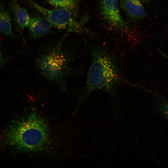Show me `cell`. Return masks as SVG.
<instances>
[{
  "instance_id": "277c9868",
  "label": "cell",
  "mask_w": 168,
  "mask_h": 168,
  "mask_svg": "<svg viewBox=\"0 0 168 168\" xmlns=\"http://www.w3.org/2000/svg\"><path fill=\"white\" fill-rule=\"evenodd\" d=\"M30 1L32 5L44 16L50 26L79 33L84 31L83 23L76 21L72 16V12L68 9L61 8L49 10L33 1Z\"/></svg>"
},
{
  "instance_id": "3957f363",
  "label": "cell",
  "mask_w": 168,
  "mask_h": 168,
  "mask_svg": "<svg viewBox=\"0 0 168 168\" xmlns=\"http://www.w3.org/2000/svg\"><path fill=\"white\" fill-rule=\"evenodd\" d=\"M7 137V143L10 146L25 152H37L46 146L49 128L43 119L33 114L13 124Z\"/></svg>"
},
{
  "instance_id": "52a82bcc",
  "label": "cell",
  "mask_w": 168,
  "mask_h": 168,
  "mask_svg": "<svg viewBox=\"0 0 168 168\" xmlns=\"http://www.w3.org/2000/svg\"><path fill=\"white\" fill-rule=\"evenodd\" d=\"M50 26L47 21L38 16L31 18L28 26L30 35L34 38L42 37L49 33Z\"/></svg>"
},
{
  "instance_id": "7a4b0ae2",
  "label": "cell",
  "mask_w": 168,
  "mask_h": 168,
  "mask_svg": "<svg viewBox=\"0 0 168 168\" xmlns=\"http://www.w3.org/2000/svg\"><path fill=\"white\" fill-rule=\"evenodd\" d=\"M91 54V63L80 101L95 91L102 90L113 93L119 79V71L115 62L107 51L99 47L92 46Z\"/></svg>"
},
{
  "instance_id": "30bf717a",
  "label": "cell",
  "mask_w": 168,
  "mask_h": 168,
  "mask_svg": "<svg viewBox=\"0 0 168 168\" xmlns=\"http://www.w3.org/2000/svg\"><path fill=\"white\" fill-rule=\"evenodd\" d=\"M155 93L156 106L159 114L168 120V98L159 93Z\"/></svg>"
},
{
  "instance_id": "9c48e42d",
  "label": "cell",
  "mask_w": 168,
  "mask_h": 168,
  "mask_svg": "<svg viewBox=\"0 0 168 168\" xmlns=\"http://www.w3.org/2000/svg\"><path fill=\"white\" fill-rule=\"evenodd\" d=\"M11 18L8 12L0 6V33L12 36L13 33Z\"/></svg>"
},
{
  "instance_id": "6da1fadb",
  "label": "cell",
  "mask_w": 168,
  "mask_h": 168,
  "mask_svg": "<svg viewBox=\"0 0 168 168\" xmlns=\"http://www.w3.org/2000/svg\"><path fill=\"white\" fill-rule=\"evenodd\" d=\"M63 41L62 40L44 48L36 58L35 64L41 75L67 92L68 79L81 72L79 68L72 65L75 56V49H65Z\"/></svg>"
},
{
  "instance_id": "8992f818",
  "label": "cell",
  "mask_w": 168,
  "mask_h": 168,
  "mask_svg": "<svg viewBox=\"0 0 168 168\" xmlns=\"http://www.w3.org/2000/svg\"><path fill=\"white\" fill-rule=\"evenodd\" d=\"M120 6L131 21L139 20L145 16V12L141 3H137L129 0H120Z\"/></svg>"
},
{
  "instance_id": "7c38bea8",
  "label": "cell",
  "mask_w": 168,
  "mask_h": 168,
  "mask_svg": "<svg viewBox=\"0 0 168 168\" xmlns=\"http://www.w3.org/2000/svg\"><path fill=\"white\" fill-rule=\"evenodd\" d=\"M8 59V58L7 57H5L3 55L2 51L0 48V70L7 61Z\"/></svg>"
},
{
  "instance_id": "5b68a950",
  "label": "cell",
  "mask_w": 168,
  "mask_h": 168,
  "mask_svg": "<svg viewBox=\"0 0 168 168\" xmlns=\"http://www.w3.org/2000/svg\"><path fill=\"white\" fill-rule=\"evenodd\" d=\"M118 4V0H99L100 12L110 26L120 31H126L129 27L121 17Z\"/></svg>"
},
{
  "instance_id": "8fae6325",
  "label": "cell",
  "mask_w": 168,
  "mask_h": 168,
  "mask_svg": "<svg viewBox=\"0 0 168 168\" xmlns=\"http://www.w3.org/2000/svg\"><path fill=\"white\" fill-rule=\"evenodd\" d=\"M52 5L66 8L76 13L77 9V0H47Z\"/></svg>"
},
{
  "instance_id": "4fadbf2b",
  "label": "cell",
  "mask_w": 168,
  "mask_h": 168,
  "mask_svg": "<svg viewBox=\"0 0 168 168\" xmlns=\"http://www.w3.org/2000/svg\"><path fill=\"white\" fill-rule=\"evenodd\" d=\"M130 1L137 3H140L141 2L139 0H129Z\"/></svg>"
},
{
  "instance_id": "ba28073f",
  "label": "cell",
  "mask_w": 168,
  "mask_h": 168,
  "mask_svg": "<svg viewBox=\"0 0 168 168\" xmlns=\"http://www.w3.org/2000/svg\"><path fill=\"white\" fill-rule=\"evenodd\" d=\"M11 8L15 17L18 30L21 32L28 26L30 20L29 15L26 9L20 6L17 1H14Z\"/></svg>"
},
{
  "instance_id": "5bb4252c",
  "label": "cell",
  "mask_w": 168,
  "mask_h": 168,
  "mask_svg": "<svg viewBox=\"0 0 168 168\" xmlns=\"http://www.w3.org/2000/svg\"><path fill=\"white\" fill-rule=\"evenodd\" d=\"M141 0L143 2L147 3L150 1L151 0Z\"/></svg>"
}]
</instances>
